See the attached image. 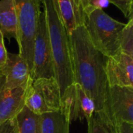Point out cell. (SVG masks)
Wrapping results in <instances>:
<instances>
[{
    "mask_svg": "<svg viewBox=\"0 0 133 133\" xmlns=\"http://www.w3.org/2000/svg\"><path fill=\"white\" fill-rule=\"evenodd\" d=\"M0 78L5 89L23 88L26 89L32 81L26 61L19 53H7L5 64L0 71Z\"/></svg>",
    "mask_w": 133,
    "mask_h": 133,
    "instance_id": "ba28073f",
    "label": "cell"
},
{
    "mask_svg": "<svg viewBox=\"0 0 133 133\" xmlns=\"http://www.w3.org/2000/svg\"><path fill=\"white\" fill-rule=\"evenodd\" d=\"M87 133H118V129L99 114L94 113L87 122Z\"/></svg>",
    "mask_w": 133,
    "mask_h": 133,
    "instance_id": "2e32d148",
    "label": "cell"
},
{
    "mask_svg": "<svg viewBox=\"0 0 133 133\" xmlns=\"http://www.w3.org/2000/svg\"><path fill=\"white\" fill-rule=\"evenodd\" d=\"M0 31L10 40L17 37V18L13 0H0Z\"/></svg>",
    "mask_w": 133,
    "mask_h": 133,
    "instance_id": "7c38bea8",
    "label": "cell"
},
{
    "mask_svg": "<svg viewBox=\"0 0 133 133\" xmlns=\"http://www.w3.org/2000/svg\"><path fill=\"white\" fill-rule=\"evenodd\" d=\"M42 5L50 40L54 78L62 96L69 86L75 83L69 35L61 17L57 0H42Z\"/></svg>",
    "mask_w": 133,
    "mask_h": 133,
    "instance_id": "7a4b0ae2",
    "label": "cell"
},
{
    "mask_svg": "<svg viewBox=\"0 0 133 133\" xmlns=\"http://www.w3.org/2000/svg\"><path fill=\"white\" fill-rule=\"evenodd\" d=\"M0 133H18L16 118L1 123Z\"/></svg>",
    "mask_w": 133,
    "mask_h": 133,
    "instance_id": "ffe728a7",
    "label": "cell"
},
{
    "mask_svg": "<svg viewBox=\"0 0 133 133\" xmlns=\"http://www.w3.org/2000/svg\"><path fill=\"white\" fill-rule=\"evenodd\" d=\"M61 17L69 35L78 26L83 25L75 0H57Z\"/></svg>",
    "mask_w": 133,
    "mask_h": 133,
    "instance_id": "5bb4252c",
    "label": "cell"
},
{
    "mask_svg": "<svg viewBox=\"0 0 133 133\" xmlns=\"http://www.w3.org/2000/svg\"><path fill=\"white\" fill-rule=\"evenodd\" d=\"M109 3L115 5L123 13L125 18L132 17V0H108Z\"/></svg>",
    "mask_w": 133,
    "mask_h": 133,
    "instance_id": "d6986e66",
    "label": "cell"
},
{
    "mask_svg": "<svg viewBox=\"0 0 133 133\" xmlns=\"http://www.w3.org/2000/svg\"><path fill=\"white\" fill-rule=\"evenodd\" d=\"M120 49L121 53L133 57V17L129 20L122 31Z\"/></svg>",
    "mask_w": 133,
    "mask_h": 133,
    "instance_id": "e0dca14e",
    "label": "cell"
},
{
    "mask_svg": "<svg viewBox=\"0 0 133 133\" xmlns=\"http://www.w3.org/2000/svg\"><path fill=\"white\" fill-rule=\"evenodd\" d=\"M110 106L115 125L118 129L121 123L133 124V87L110 86Z\"/></svg>",
    "mask_w": 133,
    "mask_h": 133,
    "instance_id": "30bf717a",
    "label": "cell"
},
{
    "mask_svg": "<svg viewBox=\"0 0 133 133\" xmlns=\"http://www.w3.org/2000/svg\"><path fill=\"white\" fill-rule=\"evenodd\" d=\"M54 78L50 40L44 10L41 12L34 44L33 68L31 79Z\"/></svg>",
    "mask_w": 133,
    "mask_h": 133,
    "instance_id": "8992f818",
    "label": "cell"
},
{
    "mask_svg": "<svg viewBox=\"0 0 133 133\" xmlns=\"http://www.w3.org/2000/svg\"><path fill=\"white\" fill-rule=\"evenodd\" d=\"M25 107L37 115L61 112V93L55 79L31 81L25 92Z\"/></svg>",
    "mask_w": 133,
    "mask_h": 133,
    "instance_id": "5b68a950",
    "label": "cell"
},
{
    "mask_svg": "<svg viewBox=\"0 0 133 133\" xmlns=\"http://www.w3.org/2000/svg\"><path fill=\"white\" fill-rule=\"evenodd\" d=\"M75 1H76V7H77L78 13H79V16H80V18H81V20H82V21H83V19H82V17H81L80 13H79V0H75Z\"/></svg>",
    "mask_w": 133,
    "mask_h": 133,
    "instance_id": "603a6c76",
    "label": "cell"
},
{
    "mask_svg": "<svg viewBox=\"0 0 133 133\" xmlns=\"http://www.w3.org/2000/svg\"><path fill=\"white\" fill-rule=\"evenodd\" d=\"M7 50L4 44V37L0 31V71L5 64L7 60Z\"/></svg>",
    "mask_w": 133,
    "mask_h": 133,
    "instance_id": "44dd1931",
    "label": "cell"
},
{
    "mask_svg": "<svg viewBox=\"0 0 133 133\" xmlns=\"http://www.w3.org/2000/svg\"><path fill=\"white\" fill-rule=\"evenodd\" d=\"M23 88L5 89L0 78V124L15 118L25 106Z\"/></svg>",
    "mask_w": 133,
    "mask_h": 133,
    "instance_id": "8fae6325",
    "label": "cell"
},
{
    "mask_svg": "<svg viewBox=\"0 0 133 133\" xmlns=\"http://www.w3.org/2000/svg\"><path fill=\"white\" fill-rule=\"evenodd\" d=\"M61 113L70 124L77 121L88 122L95 113V106L81 86L73 83L61 96Z\"/></svg>",
    "mask_w": 133,
    "mask_h": 133,
    "instance_id": "52a82bcc",
    "label": "cell"
},
{
    "mask_svg": "<svg viewBox=\"0 0 133 133\" xmlns=\"http://www.w3.org/2000/svg\"><path fill=\"white\" fill-rule=\"evenodd\" d=\"M17 18L16 42L19 54L26 61L32 72L34 44L42 0H13Z\"/></svg>",
    "mask_w": 133,
    "mask_h": 133,
    "instance_id": "277c9868",
    "label": "cell"
},
{
    "mask_svg": "<svg viewBox=\"0 0 133 133\" xmlns=\"http://www.w3.org/2000/svg\"><path fill=\"white\" fill-rule=\"evenodd\" d=\"M118 133H133V124L123 122L118 126Z\"/></svg>",
    "mask_w": 133,
    "mask_h": 133,
    "instance_id": "7402d4cb",
    "label": "cell"
},
{
    "mask_svg": "<svg viewBox=\"0 0 133 133\" xmlns=\"http://www.w3.org/2000/svg\"><path fill=\"white\" fill-rule=\"evenodd\" d=\"M109 3L108 0H79V9L81 17L83 20V25L87 16L95 9L106 7Z\"/></svg>",
    "mask_w": 133,
    "mask_h": 133,
    "instance_id": "ac0fdd59",
    "label": "cell"
},
{
    "mask_svg": "<svg viewBox=\"0 0 133 133\" xmlns=\"http://www.w3.org/2000/svg\"><path fill=\"white\" fill-rule=\"evenodd\" d=\"M18 133H41V115L30 111L25 106L16 117Z\"/></svg>",
    "mask_w": 133,
    "mask_h": 133,
    "instance_id": "9a60e30c",
    "label": "cell"
},
{
    "mask_svg": "<svg viewBox=\"0 0 133 133\" xmlns=\"http://www.w3.org/2000/svg\"><path fill=\"white\" fill-rule=\"evenodd\" d=\"M109 86L133 87V57L122 53L104 60Z\"/></svg>",
    "mask_w": 133,
    "mask_h": 133,
    "instance_id": "9c48e42d",
    "label": "cell"
},
{
    "mask_svg": "<svg viewBox=\"0 0 133 133\" xmlns=\"http://www.w3.org/2000/svg\"><path fill=\"white\" fill-rule=\"evenodd\" d=\"M132 1H133V0H132Z\"/></svg>",
    "mask_w": 133,
    "mask_h": 133,
    "instance_id": "d4e9b609",
    "label": "cell"
},
{
    "mask_svg": "<svg viewBox=\"0 0 133 133\" xmlns=\"http://www.w3.org/2000/svg\"><path fill=\"white\" fill-rule=\"evenodd\" d=\"M84 26L93 45L104 56L121 53L120 40L125 23L115 20L101 9H95L87 16Z\"/></svg>",
    "mask_w": 133,
    "mask_h": 133,
    "instance_id": "3957f363",
    "label": "cell"
},
{
    "mask_svg": "<svg viewBox=\"0 0 133 133\" xmlns=\"http://www.w3.org/2000/svg\"><path fill=\"white\" fill-rule=\"evenodd\" d=\"M69 39L74 82L79 85L92 100L95 112L116 128L110 106V86L105 73V56L93 45L84 25L76 27L70 34Z\"/></svg>",
    "mask_w": 133,
    "mask_h": 133,
    "instance_id": "6da1fadb",
    "label": "cell"
},
{
    "mask_svg": "<svg viewBox=\"0 0 133 133\" xmlns=\"http://www.w3.org/2000/svg\"><path fill=\"white\" fill-rule=\"evenodd\" d=\"M75 2H76V1H75Z\"/></svg>",
    "mask_w": 133,
    "mask_h": 133,
    "instance_id": "cb8c5ba5",
    "label": "cell"
},
{
    "mask_svg": "<svg viewBox=\"0 0 133 133\" xmlns=\"http://www.w3.org/2000/svg\"><path fill=\"white\" fill-rule=\"evenodd\" d=\"M69 122L61 112L41 115V133H69Z\"/></svg>",
    "mask_w": 133,
    "mask_h": 133,
    "instance_id": "4fadbf2b",
    "label": "cell"
}]
</instances>
